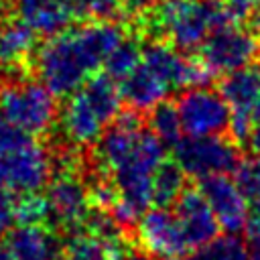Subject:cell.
Listing matches in <instances>:
<instances>
[{
	"instance_id": "1",
	"label": "cell",
	"mask_w": 260,
	"mask_h": 260,
	"mask_svg": "<svg viewBox=\"0 0 260 260\" xmlns=\"http://www.w3.org/2000/svg\"><path fill=\"white\" fill-rule=\"evenodd\" d=\"M124 37V28L114 20H91L67 28L35 51V73L55 98H67L104 65Z\"/></svg>"
},
{
	"instance_id": "2",
	"label": "cell",
	"mask_w": 260,
	"mask_h": 260,
	"mask_svg": "<svg viewBox=\"0 0 260 260\" xmlns=\"http://www.w3.org/2000/svg\"><path fill=\"white\" fill-rule=\"evenodd\" d=\"M120 83L108 73H93L77 91L67 95L59 112V128L73 146L95 144L102 132L122 112Z\"/></svg>"
},
{
	"instance_id": "3",
	"label": "cell",
	"mask_w": 260,
	"mask_h": 260,
	"mask_svg": "<svg viewBox=\"0 0 260 260\" xmlns=\"http://www.w3.org/2000/svg\"><path fill=\"white\" fill-rule=\"evenodd\" d=\"M225 22L217 0H158L148 8V28L183 53L199 49L205 37Z\"/></svg>"
},
{
	"instance_id": "4",
	"label": "cell",
	"mask_w": 260,
	"mask_h": 260,
	"mask_svg": "<svg viewBox=\"0 0 260 260\" xmlns=\"http://www.w3.org/2000/svg\"><path fill=\"white\" fill-rule=\"evenodd\" d=\"M49 150L0 114V189L10 193L41 191L51 177Z\"/></svg>"
},
{
	"instance_id": "5",
	"label": "cell",
	"mask_w": 260,
	"mask_h": 260,
	"mask_svg": "<svg viewBox=\"0 0 260 260\" xmlns=\"http://www.w3.org/2000/svg\"><path fill=\"white\" fill-rule=\"evenodd\" d=\"M0 114L18 130L37 136L53 128L57 100L41 81H10L0 87Z\"/></svg>"
},
{
	"instance_id": "6",
	"label": "cell",
	"mask_w": 260,
	"mask_h": 260,
	"mask_svg": "<svg viewBox=\"0 0 260 260\" xmlns=\"http://www.w3.org/2000/svg\"><path fill=\"white\" fill-rule=\"evenodd\" d=\"M197 59L211 75H225L230 71L252 65L260 53L258 37L238 22H225L213 28L199 45Z\"/></svg>"
},
{
	"instance_id": "7",
	"label": "cell",
	"mask_w": 260,
	"mask_h": 260,
	"mask_svg": "<svg viewBox=\"0 0 260 260\" xmlns=\"http://www.w3.org/2000/svg\"><path fill=\"white\" fill-rule=\"evenodd\" d=\"M173 160L183 169L187 177L197 181L209 175L232 173L240 165L242 156L238 142L219 136H181V140L171 148Z\"/></svg>"
},
{
	"instance_id": "8",
	"label": "cell",
	"mask_w": 260,
	"mask_h": 260,
	"mask_svg": "<svg viewBox=\"0 0 260 260\" xmlns=\"http://www.w3.org/2000/svg\"><path fill=\"white\" fill-rule=\"evenodd\" d=\"M181 128L187 136H219L230 128V106L217 89L189 87L177 100Z\"/></svg>"
},
{
	"instance_id": "9",
	"label": "cell",
	"mask_w": 260,
	"mask_h": 260,
	"mask_svg": "<svg viewBox=\"0 0 260 260\" xmlns=\"http://www.w3.org/2000/svg\"><path fill=\"white\" fill-rule=\"evenodd\" d=\"M219 93L230 106V134L234 142H246L254 126V106L260 93V69L242 67L221 75Z\"/></svg>"
},
{
	"instance_id": "10",
	"label": "cell",
	"mask_w": 260,
	"mask_h": 260,
	"mask_svg": "<svg viewBox=\"0 0 260 260\" xmlns=\"http://www.w3.org/2000/svg\"><path fill=\"white\" fill-rule=\"evenodd\" d=\"M197 189L209 203L219 230H223L225 234H238L240 230H244L250 203L238 181L230 177V173L203 177L199 179Z\"/></svg>"
},
{
	"instance_id": "11",
	"label": "cell",
	"mask_w": 260,
	"mask_h": 260,
	"mask_svg": "<svg viewBox=\"0 0 260 260\" xmlns=\"http://www.w3.org/2000/svg\"><path fill=\"white\" fill-rule=\"evenodd\" d=\"M49 217L63 228H79L91 213V197L85 183L73 171H61L45 193Z\"/></svg>"
},
{
	"instance_id": "12",
	"label": "cell",
	"mask_w": 260,
	"mask_h": 260,
	"mask_svg": "<svg viewBox=\"0 0 260 260\" xmlns=\"http://www.w3.org/2000/svg\"><path fill=\"white\" fill-rule=\"evenodd\" d=\"M136 234L144 252L152 256L171 258L181 256L189 250L183 228L169 207L146 209L136 221Z\"/></svg>"
},
{
	"instance_id": "13",
	"label": "cell",
	"mask_w": 260,
	"mask_h": 260,
	"mask_svg": "<svg viewBox=\"0 0 260 260\" xmlns=\"http://www.w3.org/2000/svg\"><path fill=\"white\" fill-rule=\"evenodd\" d=\"M57 238L43 223H18L0 238V260H55Z\"/></svg>"
},
{
	"instance_id": "14",
	"label": "cell",
	"mask_w": 260,
	"mask_h": 260,
	"mask_svg": "<svg viewBox=\"0 0 260 260\" xmlns=\"http://www.w3.org/2000/svg\"><path fill=\"white\" fill-rule=\"evenodd\" d=\"M175 215L183 228L189 250H195V248L211 242L219 232L217 219L199 189L187 187L181 193V197L175 203Z\"/></svg>"
},
{
	"instance_id": "15",
	"label": "cell",
	"mask_w": 260,
	"mask_h": 260,
	"mask_svg": "<svg viewBox=\"0 0 260 260\" xmlns=\"http://www.w3.org/2000/svg\"><path fill=\"white\" fill-rule=\"evenodd\" d=\"M14 8L18 18L43 37L67 30L77 14L71 0H14Z\"/></svg>"
},
{
	"instance_id": "16",
	"label": "cell",
	"mask_w": 260,
	"mask_h": 260,
	"mask_svg": "<svg viewBox=\"0 0 260 260\" xmlns=\"http://www.w3.org/2000/svg\"><path fill=\"white\" fill-rule=\"evenodd\" d=\"M120 91L122 100L130 106V110L150 112L160 102H165L173 89L158 73H154L140 61V65L120 81Z\"/></svg>"
},
{
	"instance_id": "17",
	"label": "cell",
	"mask_w": 260,
	"mask_h": 260,
	"mask_svg": "<svg viewBox=\"0 0 260 260\" xmlns=\"http://www.w3.org/2000/svg\"><path fill=\"white\" fill-rule=\"evenodd\" d=\"M37 49V32L20 18L0 26V65L18 69L30 61Z\"/></svg>"
},
{
	"instance_id": "18",
	"label": "cell",
	"mask_w": 260,
	"mask_h": 260,
	"mask_svg": "<svg viewBox=\"0 0 260 260\" xmlns=\"http://www.w3.org/2000/svg\"><path fill=\"white\" fill-rule=\"evenodd\" d=\"M67 260H120L124 250V240H110L89 232H73L65 244Z\"/></svg>"
},
{
	"instance_id": "19",
	"label": "cell",
	"mask_w": 260,
	"mask_h": 260,
	"mask_svg": "<svg viewBox=\"0 0 260 260\" xmlns=\"http://www.w3.org/2000/svg\"><path fill=\"white\" fill-rule=\"evenodd\" d=\"M187 175L175 160H162L152 175V205L171 207L187 189Z\"/></svg>"
},
{
	"instance_id": "20",
	"label": "cell",
	"mask_w": 260,
	"mask_h": 260,
	"mask_svg": "<svg viewBox=\"0 0 260 260\" xmlns=\"http://www.w3.org/2000/svg\"><path fill=\"white\" fill-rule=\"evenodd\" d=\"M148 130L167 148H173L183 136V128H181V118H179L177 106L173 102L165 100L156 108H152L150 116H148Z\"/></svg>"
},
{
	"instance_id": "21",
	"label": "cell",
	"mask_w": 260,
	"mask_h": 260,
	"mask_svg": "<svg viewBox=\"0 0 260 260\" xmlns=\"http://www.w3.org/2000/svg\"><path fill=\"white\" fill-rule=\"evenodd\" d=\"M189 260H250L246 242L236 234L215 236L211 242L191 250Z\"/></svg>"
},
{
	"instance_id": "22",
	"label": "cell",
	"mask_w": 260,
	"mask_h": 260,
	"mask_svg": "<svg viewBox=\"0 0 260 260\" xmlns=\"http://www.w3.org/2000/svg\"><path fill=\"white\" fill-rule=\"evenodd\" d=\"M140 61H142V47H140V43H136L134 39H126L124 37L114 47V51L106 57L104 67H106V73L120 83L124 77H128L140 65Z\"/></svg>"
},
{
	"instance_id": "23",
	"label": "cell",
	"mask_w": 260,
	"mask_h": 260,
	"mask_svg": "<svg viewBox=\"0 0 260 260\" xmlns=\"http://www.w3.org/2000/svg\"><path fill=\"white\" fill-rule=\"evenodd\" d=\"M14 219L18 223H45V219H49L45 195H39V191L22 193L14 201Z\"/></svg>"
},
{
	"instance_id": "24",
	"label": "cell",
	"mask_w": 260,
	"mask_h": 260,
	"mask_svg": "<svg viewBox=\"0 0 260 260\" xmlns=\"http://www.w3.org/2000/svg\"><path fill=\"white\" fill-rule=\"evenodd\" d=\"M236 181L248 201H260V156L252 158H242L240 165L236 167Z\"/></svg>"
},
{
	"instance_id": "25",
	"label": "cell",
	"mask_w": 260,
	"mask_h": 260,
	"mask_svg": "<svg viewBox=\"0 0 260 260\" xmlns=\"http://www.w3.org/2000/svg\"><path fill=\"white\" fill-rule=\"evenodd\" d=\"M77 14L93 20H112L126 10V0H71Z\"/></svg>"
},
{
	"instance_id": "26",
	"label": "cell",
	"mask_w": 260,
	"mask_h": 260,
	"mask_svg": "<svg viewBox=\"0 0 260 260\" xmlns=\"http://www.w3.org/2000/svg\"><path fill=\"white\" fill-rule=\"evenodd\" d=\"M228 22H248V18L256 12L258 0H217Z\"/></svg>"
},
{
	"instance_id": "27",
	"label": "cell",
	"mask_w": 260,
	"mask_h": 260,
	"mask_svg": "<svg viewBox=\"0 0 260 260\" xmlns=\"http://www.w3.org/2000/svg\"><path fill=\"white\" fill-rule=\"evenodd\" d=\"M14 221V199L8 195V191L0 189V238L12 228Z\"/></svg>"
},
{
	"instance_id": "28",
	"label": "cell",
	"mask_w": 260,
	"mask_h": 260,
	"mask_svg": "<svg viewBox=\"0 0 260 260\" xmlns=\"http://www.w3.org/2000/svg\"><path fill=\"white\" fill-rule=\"evenodd\" d=\"M244 234H246V242L260 240V201H252L248 205Z\"/></svg>"
},
{
	"instance_id": "29",
	"label": "cell",
	"mask_w": 260,
	"mask_h": 260,
	"mask_svg": "<svg viewBox=\"0 0 260 260\" xmlns=\"http://www.w3.org/2000/svg\"><path fill=\"white\" fill-rule=\"evenodd\" d=\"M248 146H250V150L254 152V154H258L260 156V120L258 122H254V126H252V132H250V136H248Z\"/></svg>"
},
{
	"instance_id": "30",
	"label": "cell",
	"mask_w": 260,
	"mask_h": 260,
	"mask_svg": "<svg viewBox=\"0 0 260 260\" xmlns=\"http://www.w3.org/2000/svg\"><path fill=\"white\" fill-rule=\"evenodd\" d=\"M246 248H248L250 260H260V240H252V242H246Z\"/></svg>"
},
{
	"instance_id": "31",
	"label": "cell",
	"mask_w": 260,
	"mask_h": 260,
	"mask_svg": "<svg viewBox=\"0 0 260 260\" xmlns=\"http://www.w3.org/2000/svg\"><path fill=\"white\" fill-rule=\"evenodd\" d=\"M120 260H150L146 254H142V252H126Z\"/></svg>"
},
{
	"instance_id": "32",
	"label": "cell",
	"mask_w": 260,
	"mask_h": 260,
	"mask_svg": "<svg viewBox=\"0 0 260 260\" xmlns=\"http://www.w3.org/2000/svg\"><path fill=\"white\" fill-rule=\"evenodd\" d=\"M260 120V93H258V100H256V106H254V122Z\"/></svg>"
},
{
	"instance_id": "33",
	"label": "cell",
	"mask_w": 260,
	"mask_h": 260,
	"mask_svg": "<svg viewBox=\"0 0 260 260\" xmlns=\"http://www.w3.org/2000/svg\"><path fill=\"white\" fill-rule=\"evenodd\" d=\"M160 260H181L179 256H171V258H160Z\"/></svg>"
},
{
	"instance_id": "34",
	"label": "cell",
	"mask_w": 260,
	"mask_h": 260,
	"mask_svg": "<svg viewBox=\"0 0 260 260\" xmlns=\"http://www.w3.org/2000/svg\"><path fill=\"white\" fill-rule=\"evenodd\" d=\"M0 26H2V14H0Z\"/></svg>"
},
{
	"instance_id": "35",
	"label": "cell",
	"mask_w": 260,
	"mask_h": 260,
	"mask_svg": "<svg viewBox=\"0 0 260 260\" xmlns=\"http://www.w3.org/2000/svg\"><path fill=\"white\" fill-rule=\"evenodd\" d=\"M258 6H260V0H258Z\"/></svg>"
}]
</instances>
